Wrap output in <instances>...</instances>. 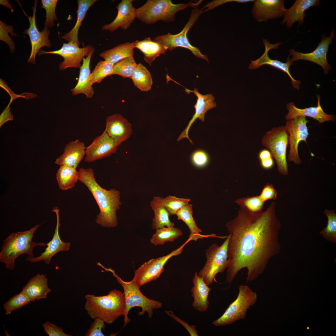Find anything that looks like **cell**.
<instances>
[{
	"instance_id": "6da1fadb",
	"label": "cell",
	"mask_w": 336,
	"mask_h": 336,
	"mask_svg": "<svg viewBox=\"0 0 336 336\" xmlns=\"http://www.w3.org/2000/svg\"><path fill=\"white\" fill-rule=\"evenodd\" d=\"M226 226L230 235L226 283L231 284L245 268L248 271L246 282L255 280L281 249L278 238L281 224L276 215L275 202L264 211L257 213L240 208Z\"/></svg>"
},
{
	"instance_id": "7a4b0ae2",
	"label": "cell",
	"mask_w": 336,
	"mask_h": 336,
	"mask_svg": "<svg viewBox=\"0 0 336 336\" xmlns=\"http://www.w3.org/2000/svg\"><path fill=\"white\" fill-rule=\"evenodd\" d=\"M78 172V180L88 188L99 207L96 222L102 227L116 226L118 223L116 212L121 204L119 192L114 189L108 190L102 188L96 181L91 168H81Z\"/></svg>"
},
{
	"instance_id": "3957f363",
	"label": "cell",
	"mask_w": 336,
	"mask_h": 336,
	"mask_svg": "<svg viewBox=\"0 0 336 336\" xmlns=\"http://www.w3.org/2000/svg\"><path fill=\"white\" fill-rule=\"evenodd\" d=\"M84 298L85 309L92 319L99 318L105 323L111 324L124 315V297L123 293L120 290H112L103 296L87 294Z\"/></svg>"
},
{
	"instance_id": "277c9868",
	"label": "cell",
	"mask_w": 336,
	"mask_h": 336,
	"mask_svg": "<svg viewBox=\"0 0 336 336\" xmlns=\"http://www.w3.org/2000/svg\"><path fill=\"white\" fill-rule=\"evenodd\" d=\"M40 224L36 225L30 230L12 233L3 241L0 252V262L4 263L7 269L13 270L16 259L20 255L26 254L34 257L33 250L36 246H43L46 244L32 241L34 234Z\"/></svg>"
},
{
	"instance_id": "5b68a950",
	"label": "cell",
	"mask_w": 336,
	"mask_h": 336,
	"mask_svg": "<svg viewBox=\"0 0 336 336\" xmlns=\"http://www.w3.org/2000/svg\"><path fill=\"white\" fill-rule=\"evenodd\" d=\"M98 265L104 269L105 270L112 273L113 276L122 287L125 299V307L124 310V324L125 327L131 321L128 316L130 310L135 307H140L142 311L139 312V315H143L145 312L148 314V317L151 318L153 315L154 309L162 308V304L161 302L148 298L140 291V287L133 280L129 282L122 280L111 268H107L104 266L100 262L97 263Z\"/></svg>"
},
{
	"instance_id": "8992f818",
	"label": "cell",
	"mask_w": 336,
	"mask_h": 336,
	"mask_svg": "<svg viewBox=\"0 0 336 336\" xmlns=\"http://www.w3.org/2000/svg\"><path fill=\"white\" fill-rule=\"evenodd\" d=\"M202 1L175 4L170 0H148L136 9L137 17L147 24H154L159 20L169 22L175 19L177 12L189 7H197Z\"/></svg>"
},
{
	"instance_id": "52a82bcc",
	"label": "cell",
	"mask_w": 336,
	"mask_h": 336,
	"mask_svg": "<svg viewBox=\"0 0 336 336\" xmlns=\"http://www.w3.org/2000/svg\"><path fill=\"white\" fill-rule=\"evenodd\" d=\"M229 238V235L220 246L213 243L206 250V261L198 274L208 286L214 281L216 282L217 274L222 273L229 266L228 245Z\"/></svg>"
},
{
	"instance_id": "ba28073f",
	"label": "cell",
	"mask_w": 336,
	"mask_h": 336,
	"mask_svg": "<svg viewBox=\"0 0 336 336\" xmlns=\"http://www.w3.org/2000/svg\"><path fill=\"white\" fill-rule=\"evenodd\" d=\"M257 300L256 292L247 285H240L236 299L220 317L212 322V324L216 326H223L245 319L247 310L254 306Z\"/></svg>"
},
{
	"instance_id": "9c48e42d",
	"label": "cell",
	"mask_w": 336,
	"mask_h": 336,
	"mask_svg": "<svg viewBox=\"0 0 336 336\" xmlns=\"http://www.w3.org/2000/svg\"><path fill=\"white\" fill-rule=\"evenodd\" d=\"M289 135L285 126L274 127L267 132L262 139V145L270 150L275 160L278 171L286 175L288 170L286 158Z\"/></svg>"
},
{
	"instance_id": "30bf717a",
	"label": "cell",
	"mask_w": 336,
	"mask_h": 336,
	"mask_svg": "<svg viewBox=\"0 0 336 336\" xmlns=\"http://www.w3.org/2000/svg\"><path fill=\"white\" fill-rule=\"evenodd\" d=\"M202 13L201 10L199 9H193L188 21L180 33L174 35L168 33L158 36L155 40L159 43L166 47L170 51L178 47L183 48L190 50L197 58L204 59L208 62L207 56L203 54L198 48L192 45L187 36L188 31Z\"/></svg>"
},
{
	"instance_id": "8fae6325",
	"label": "cell",
	"mask_w": 336,
	"mask_h": 336,
	"mask_svg": "<svg viewBox=\"0 0 336 336\" xmlns=\"http://www.w3.org/2000/svg\"><path fill=\"white\" fill-rule=\"evenodd\" d=\"M191 241V239L188 238L180 246L168 254L152 259L145 262L135 271L132 280L140 287L156 280L164 271V266L169 259L181 254L184 246Z\"/></svg>"
},
{
	"instance_id": "7c38bea8",
	"label": "cell",
	"mask_w": 336,
	"mask_h": 336,
	"mask_svg": "<svg viewBox=\"0 0 336 336\" xmlns=\"http://www.w3.org/2000/svg\"><path fill=\"white\" fill-rule=\"evenodd\" d=\"M308 121L306 117L299 116L286 122L285 126L288 133L290 145L287 160L288 161L293 162L296 165L301 163L299 156L298 147L301 141L306 143V140L309 135L306 125Z\"/></svg>"
},
{
	"instance_id": "4fadbf2b",
	"label": "cell",
	"mask_w": 336,
	"mask_h": 336,
	"mask_svg": "<svg viewBox=\"0 0 336 336\" xmlns=\"http://www.w3.org/2000/svg\"><path fill=\"white\" fill-rule=\"evenodd\" d=\"M92 48L90 45L80 48L76 44L71 42L63 43L62 47L57 50L45 51L40 50L38 55L51 54L59 55L63 58V61L59 65L60 70L64 71L68 68L80 69L85 56H87Z\"/></svg>"
},
{
	"instance_id": "5bb4252c",
	"label": "cell",
	"mask_w": 336,
	"mask_h": 336,
	"mask_svg": "<svg viewBox=\"0 0 336 336\" xmlns=\"http://www.w3.org/2000/svg\"><path fill=\"white\" fill-rule=\"evenodd\" d=\"M334 32L332 30L328 37H326L324 34H322L321 41L317 47L310 53H303L296 51L294 49H290L289 51V55L292 56L291 60L293 62L298 60H303L315 63L320 66L323 69L324 73L327 74L331 67L327 62V54L329 45L334 39Z\"/></svg>"
},
{
	"instance_id": "9a60e30c",
	"label": "cell",
	"mask_w": 336,
	"mask_h": 336,
	"mask_svg": "<svg viewBox=\"0 0 336 336\" xmlns=\"http://www.w3.org/2000/svg\"><path fill=\"white\" fill-rule=\"evenodd\" d=\"M37 2V0L34 1V6L32 7L33 10L32 16H28L26 15L29 20L30 26L23 32L24 34L28 35L31 46V53L28 62L34 64L35 63L36 55L41 48L44 46L49 48L52 45L49 38L50 31L48 28L44 27L41 31H40L36 26L35 14Z\"/></svg>"
},
{
	"instance_id": "2e32d148",
	"label": "cell",
	"mask_w": 336,
	"mask_h": 336,
	"mask_svg": "<svg viewBox=\"0 0 336 336\" xmlns=\"http://www.w3.org/2000/svg\"><path fill=\"white\" fill-rule=\"evenodd\" d=\"M117 150L114 140L104 131L86 147L84 161L91 162L116 153Z\"/></svg>"
},
{
	"instance_id": "e0dca14e",
	"label": "cell",
	"mask_w": 336,
	"mask_h": 336,
	"mask_svg": "<svg viewBox=\"0 0 336 336\" xmlns=\"http://www.w3.org/2000/svg\"><path fill=\"white\" fill-rule=\"evenodd\" d=\"M263 42L265 46V51L259 58L254 61H251L249 68L250 69H256L264 65H268L279 69L285 72L290 78L293 87L299 89V85L300 82L299 80L295 79L291 75L289 71V68L293 63V62L289 58V56L287 59L285 63L282 62L277 59H271L268 56V51L272 49H277L278 46L282 44L278 43L271 44L267 40L263 39Z\"/></svg>"
},
{
	"instance_id": "ac0fdd59",
	"label": "cell",
	"mask_w": 336,
	"mask_h": 336,
	"mask_svg": "<svg viewBox=\"0 0 336 336\" xmlns=\"http://www.w3.org/2000/svg\"><path fill=\"white\" fill-rule=\"evenodd\" d=\"M56 215L57 224L52 239L46 243L47 247L44 251L37 257H28L26 260L31 263L44 261V263L49 265L51 263L52 258L57 253L62 251H68L70 249V243L63 241L59 234V228L61 226L59 222V210L57 207H54L52 210Z\"/></svg>"
},
{
	"instance_id": "d6986e66",
	"label": "cell",
	"mask_w": 336,
	"mask_h": 336,
	"mask_svg": "<svg viewBox=\"0 0 336 336\" xmlns=\"http://www.w3.org/2000/svg\"><path fill=\"white\" fill-rule=\"evenodd\" d=\"M184 91L188 94L193 92L196 96L197 99L196 102L194 106L195 109V113L189 121L186 127L178 138L177 141L179 142L183 138H186L193 144V142L190 139L188 135L190 127L197 119L204 122L205 113L208 110L215 107L216 103L214 101V96L211 94L202 95L199 92L197 89L195 88L193 91L185 88Z\"/></svg>"
},
{
	"instance_id": "ffe728a7",
	"label": "cell",
	"mask_w": 336,
	"mask_h": 336,
	"mask_svg": "<svg viewBox=\"0 0 336 336\" xmlns=\"http://www.w3.org/2000/svg\"><path fill=\"white\" fill-rule=\"evenodd\" d=\"M254 2L252 16L259 22L280 17L286 10L283 0H257Z\"/></svg>"
},
{
	"instance_id": "44dd1931",
	"label": "cell",
	"mask_w": 336,
	"mask_h": 336,
	"mask_svg": "<svg viewBox=\"0 0 336 336\" xmlns=\"http://www.w3.org/2000/svg\"><path fill=\"white\" fill-rule=\"evenodd\" d=\"M132 125L122 116L114 114L106 119L105 131L114 141L118 147L127 140L132 132Z\"/></svg>"
},
{
	"instance_id": "7402d4cb",
	"label": "cell",
	"mask_w": 336,
	"mask_h": 336,
	"mask_svg": "<svg viewBox=\"0 0 336 336\" xmlns=\"http://www.w3.org/2000/svg\"><path fill=\"white\" fill-rule=\"evenodd\" d=\"M132 0H123L116 6L118 13L114 20L111 23L102 27L103 30L113 32L120 27L127 30L137 17L136 9L132 4Z\"/></svg>"
},
{
	"instance_id": "603a6c76",
	"label": "cell",
	"mask_w": 336,
	"mask_h": 336,
	"mask_svg": "<svg viewBox=\"0 0 336 336\" xmlns=\"http://www.w3.org/2000/svg\"><path fill=\"white\" fill-rule=\"evenodd\" d=\"M86 149L84 143L78 139L70 142L55 163L60 166H66L76 169L85 156Z\"/></svg>"
},
{
	"instance_id": "cb8c5ba5",
	"label": "cell",
	"mask_w": 336,
	"mask_h": 336,
	"mask_svg": "<svg viewBox=\"0 0 336 336\" xmlns=\"http://www.w3.org/2000/svg\"><path fill=\"white\" fill-rule=\"evenodd\" d=\"M317 97L318 102L316 107L300 109L296 107L293 102L288 103L286 107L288 112L285 116L286 119L288 120L296 116H302L312 118L320 123L326 121H334L335 119L333 115L329 114L324 112L320 104V96H318Z\"/></svg>"
},
{
	"instance_id": "d4e9b609",
	"label": "cell",
	"mask_w": 336,
	"mask_h": 336,
	"mask_svg": "<svg viewBox=\"0 0 336 336\" xmlns=\"http://www.w3.org/2000/svg\"><path fill=\"white\" fill-rule=\"evenodd\" d=\"M94 51L92 47L89 54L84 58L80 68L79 74L77 84L71 91L74 95L79 94L85 95L87 98H91L94 95V91L91 81L90 63L91 56Z\"/></svg>"
},
{
	"instance_id": "484cf974",
	"label": "cell",
	"mask_w": 336,
	"mask_h": 336,
	"mask_svg": "<svg viewBox=\"0 0 336 336\" xmlns=\"http://www.w3.org/2000/svg\"><path fill=\"white\" fill-rule=\"evenodd\" d=\"M320 4L319 0H296L290 8L286 9L283 15L282 24L284 25L286 23L288 28L291 27L297 21L299 22V25L302 24L304 18L306 16V11L311 7L318 6Z\"/></svg>"
},
{
	"instance_id": "4316f807",
	"label": "cell",
	"mask_w": 336,
	"mask_h": 336,
	"mask_svg": "<svg viewBox=\"0 0 336 336\" xmlns=\"http://www.w3.org/2000/svg\"><path fill=\"white\" fill-rule=\"evenodd\" d=\"M193 284L191 290L194 298L192 306L196 310L204 312L207 310L210 304L208 298L211 289L197 272L193 277Z\"/></svg>"
},
{
	"instance_id": "83f0119b",
	"label": "cell",
	"mask_w": 336,
	"mask_h": 336,
	"mask_svg": "<svg viewBox=\"0 0 336 336\" xmlns=\"http://www.w3.org/2000/svg\"><path fill=\"white\" fill-rule=\"evenodd\" d=\"M46 275L38 273L31 278L23 287L22 291L30 299L35 302L36 300L46 298L51 290L48 284Z\"/></svg>"
},
{
	"instance_id": "f1b7e54d",
	"label": "cell",
	"mask_w": 336,
	"mask_h": 336,
	"mask_svg": "<svg viewBox=\"0 0 336 336\" xmlns=\"http://www.w3.org/2000/svg\"><path fill=\"white\" fill-rule=\"evenodd\" d=\"M193 213L192 205L189 204L183 207L175 215L178 220H182L188 227L190 233L189 238L191 239V240L196 241L199 239L210 237L225 238V236H218L215 234L207 235L201 234V233L202 232V230L196 224L193 217Z\"/></svg>"
},
{
	"instance_id": "f546056e",
	"label": "cell",
	"mask_w": 336,
	"mask_h": 336,
	"mask_svg": "<svg viewBox=\"0 0 336 336\" xmlns=\"http://www.w3.org/2000/svg\"><path fill=\"white\" fill-rule=\"evenodd\" d=\"M96 0H78V9L77 11V19L72 29L63 35L61 38L68 42H72L79 46L80 43L78 39V32L82 21L84 19L86 13L90 8Z\"/></svg>"
},
{
	"instance_id": "4dcf8cb0",
	"label": "cell",
	"mask_w": 336,
	"mask_h": 336,
	"mask_svg": "<svg viewBox=\"0 0 336 336\" xmlns=\"http://www.w3.org/2000/svg\"><path fill=\"white\" fill-rule=\"evenodd\" d=\"M135 48L139 49L144 54V60L150 66L155 58L161 54H165L167 48L157 42L153 41L149 37L141 41H135Z\"/></svg>"
},
{
	"instance_id": "1f68e13d",
	"label": "cell",
	"mask_w": 336,
	"mask_h": 336,
	"mask_svg": "<svg viewBox=\"0 0 336 336\" xmlns=\"http://www.w3.org/2000/svg\"><path fill=\"white\" fill-rule=\"evenodd\" d=\"M135 45V41L122 44L102 52L99 56L115 64L122 59L133 56Z\"/></svg>"
},
{
	"instance_id": "d6a6232c",
	"label": "cell",
	"mask_w": 336,
	"mask_h": 336,
	"mask_svg": "<svg viewBox=\"0 0 336 336\" xmlns=\"http://www.w3.org/2000/svg\"><path fill=\"white\" fill-rule=\"evenodd\" d=\"M161 198L160 197H154L150 203L154 214L152 227L155 230L163 227L174 226V223L170 219L169 213L162 204Z\"/></svg>"
},
{
	"instance_id": "836d02e7",
	"label": "cell",
	"mask_w": 336,
	"mask_h": 336,
	"mask_svg": "<svg viewBox=\"0 0 336 336\" xmlns=\"http://www.w3.org/2000/svg\"><path fill=\"white\" fill-rule=\"evenodd\" d=\"M79 173L76 169L66 166H61L56 174L59 188L66 190L73 188L78 180Z\"/></svg>"
},
{
	"instance_id": "e575fe53",
	"label": "cell",
	"mask_w": 336,
	"mask_h": 336,
	"mask_svg": "<svg viewBox=\"0 0 336 336\" xmlns=\"http://www.w3.org/2000/svg\"><path fill=\"white\" fill-rule=\"evenodd\" d=\"M182 235V232L179 228L163 227L156 230L150 242L155 246L163 245L166 242H173Z\"/></svg>"
},
{
	"instance_id": "d590c367",
	"label": "cell",
	"mask_w": 336,
	"mask_h": 336,
	"mask_svg": "<svg viewBox=\"0 0 336 336\" xmlns=\"http://www.w3.org/2000/svg\"><path fill=\"white\" fill-rule=\"evenodd\" d=\"M131 78L135 86L141 91H147L151 89L152 84V76L148 70L141 63L137 64Z\"/></svg>"
},
{
	"instance_id": "8d00e7d4",
	"label": "cell",
	"mask_w": 336,
	"mask_h": 336,
	"mask_svg": "<svg viewBox=\"0 0 336 336\" xmlns=\"http://www.w3.org/2000/svg\"><path fill=\"white\" fill-rule=\"evenodd\" d=\"M114 65V64L107 60L99 61L91 74L92 84L99 83L106 77L112 75Z\"/></svg>"
},
{
	"instance_id": "74e56055",
	"label": "cell",
	"mask_w": 336,
	"mask_h": 336,
	"mask_svg": "<svg viewBox=\"0 0 336 336\" xmlns=\"http://www.w3.org/2000/svg\"><path fill=\"white\" fill-rule=\"evenodd\" d=\"M235 202L240 208L252 213H257L262 211L265 203L259 195L240 198L236 200Z\"/></svg>"
},
{
	"instance_id": "f35d334b",
	"label": "cell",
	"mask_w": 336,
	"mask_h": 336,
	"mask_svg": "<svg viewBox=\"0 0 336 336\" xmlns=\"http://www.w3.org/2000/svg\"><path fill=\"white\" fill-rule=\"evenodd\" d=\"M328 222L327 226L320 232V235L327 241L336 243V214L334 210L326 209L324 212Z\"/></svg>"
},
{
	"instance_id": "ab89813d",
	"label": "cell",
	"mask_w": 336,
	"mask_h": 336,
	"mask_svg": "<svg viewBox=\"0 0 336 336\" xmlns=\"http://www.w3.org/2000/svg\"><path fill=\"white\" fill-rule=\"evenodd\" d=\"M137 65L133 56L125 58L114 64L113 75L131 78Z\"/></svg>"
},
{
	"instance_id": "60d3db41",
	"label": "cell",
	"mask_w": 336,
	"mask_h": 336,
	"mask_svg": "<svg viewBox=\"0 0 336 336\" xmlns=\"http://www.w3.org/2000/svg\"><path fill=\"white\" fill-rule=\"evenodd\" d=\"M30 298L22 291L10 298L3 304V308L6 315L10 314L13 311L16 310L29 303Z\"/></svg>"
},
{
	"instance_id": "b9f144b4",
	"label": "cell",
	"mask_w": 336,
	"mask_h": 336,
	"mask_svg": "<svg viewBox=\"0 0 336 336\" xmlns=\"http://www.w3.org/2000/svg\"><path fill=\"white\" fill-rule=\"evenodd\" d=\"M161 201L163 205L171 215H176L181 208L189 204L190 199L169 196L164 198H161Z\"/></svg>"
},
{
	"instance_id": "7bdbcfd3",
	"label": "cell",
	"mask_w": 336,
	"mask_h": 336,
	"mask_svg": "<svg viewBox=\"0 0 336 336\" xmlns=\"http://www.w3.org/2000/svg\"><path fill=\"white\" fill-rule=\"evenodd\" d=\"M57 0H42V8L46 11V19L44 27L51 28L54 26V21L57 18L55 14V9L58 2Z\"/></svg>"
},
{
	"instance_id": "ee69618b",
	"label": "cell",
	"mask_w": 336,
	"mask_h": 336,
	"mask_svg": "<svg viewBox=\"0 0 336 336\" xmlns=\"http://www.w3.org/2000/svg\"><path fill=\"white\" fill-rule=\"evenodd\" d=\"M190 160L192 165L198 168L206 167L210 161V157L208 153L205 150L198 149L193 152L190 156Z\"/></svg>"
},
{
	"instance_id": "f6af8a7d",
	"label": "cell",
	"mask_w": 336,
	"mask_h": 336,
	"mask_svg": "<svg viewBox=\"0 0 336 336\" xmlns=\"http://www.w3.org/2000/svg\"><path fill=\"white\" fill-rule=\"evenodd\" d=\"M13 27L3 23L0 21V40L6 43L9 46L11 52H14L15 49V44L12 38L9 36L10 33L12 36H17V35L13 33Z\"/></svg>"
},
{
	"instance_id": "bcb514c9",
	"label": "cell",
	"mask_w": 336,
	"mask_h": 336,
	"mask_svg": "<svg viewBox=\"0 0 336 336\" xmlns=\"http://www.w3.org/2000/svg\"><path fill=\"white\" fill-rule=\"evenodd\" d=\"M91 324L86 333L85 336H104L102 330L105 328V322L101 319L97 318Z\"/></svg>"
},
{
	"instance_id": "7dc6e473",
	"label": "cell",
	"mask_w": 336,
	"mask_h": 336,
	"mask_svg": "<svg viewBox=\"0 0 336 336\" xmlns=\"http://www.w3.org/2000/svg\"><path fill=\"white\" fill-rule=\"evenodd\" d=\"M44 331L49 336H71L63 332L62 328L55 324L47 321L41 323Z\"/></svg>"
},
{
	"instance_id": "c3c4849f",
	"label": "cell",
	"mask_w": 336,
	"mask_h": 336,
	"mask_svg": "<svg viewBox=\"0 0 336 336\" xmlns=\"http://www.w3.org/2000/svg\"><path fill=\"white\" fill-rule=\"evenodd\" d=\"M277 195V192L273 185L267 183L264 186L259 195L262 200L265 202L269 200H275Z\"/></svg>"
},
{
	"instance_id": "681fc988",
	"label": "cell",
	"mask_w": 336,
	"mask_h": 336,
	"mask_svg": "<svg viewBox=\"0 0 336 336\" xmlns=\"http://www.w3.org/2000/svg\"><path fill=\"white\" fill-rule=\"evenodd\" d=\"M165 312L167 315L181 324L188 331L190 336H198L195 326L189 325L188 323L175 315L172 311L166 310Z\"/></svg>"
},
{
	"instance_id": "f907efd6",
	"label": "cell",
	"mask_w": 336,
	"mask_h": 336,
	"mask_svg": "<svg viewBox=\"0 0 336 336\" xmlns=\"http://www.w3.org/2000/svg\"><path fill=\"white\" fill-rule=\"evenodd\" d=\"M255 0H214L212 2H209L208 3L206 4L204 7L202 9L203 10L204 9V10L203 12L207 11L211 9H212L218 6H219L225 3L231 2H236L238 3H246L250 2H254Z\"/></svg>"
},
{
	"instance_id": "816d5d0a",
	"label": "cell",
	"mask_w": 336,
	"mask_h": 336,
	"mask_svg": "<svg viewBox=\"0 0 336 336\" xmlns=\"http://www.w3.org/2000/svg\"><path fill=\"white\" fill-rule=\"evenodd\" d=\"M8 104V105L5 108L0 115V127L1 128L2 125L6 122L13 120V116L12 114L10 111V105Z\"/></svg>"
},
{
	"instance_id": "f5cc1de1",
	"label": "cell",
	"mask_w": 336,
	"mask_h": 336,
	"mask_svg": "<svg viewBox=\"0 0 336 336\" xmlns=\"http://www.w3.org/2000/svg\"><path fill=\"white\" fill-rule=\"evenodd\" d=\"M0 86L5 89L9 95L11 97V99L9 103L11 104L12 102L15 99L19 97V95H16L13 91L8 87L4 81L2 79H0Z\"/></svg>"
},
{
	"instance_id": "db71d44e",
	"label": "cell",
	"mask_w": 336,
	"mask_h": 336,
	"mask_svg": "<svg viewBox=\"0 0 336 336\" xmlns=\"http://www.w3.org/2000/svg\"><path fill=\"white\" fill-rule=\"evenodd\" d=\"M260 163L262 167L265 170L271 169L274 165V161L272 157L260 161Z\"/></svg>"
},
{
	"instance_id": "11a10c76",
	"label": "cell",
	"mask_w": 336,
	"mask_h": 336,
	"mask_svg": "<svg viewBox=\"0 0 336 336\" xmlns=\"http://www.w3.org/2000/svg\"><path fill=\"white\" fill-rule=\"evenodd\" d=\"M273 157L269 151L264 149L261 150L258 154V158L259 161Z\"/></svg>"
},
{
	"instance_id": "9f6ffc18",
	"label": "cell",
	"mask_w": 336,
	"mask_h": 336,
	"mask_svg": "<svg viewBox=\"0 0 336 336\" xmlns=\"http://www.w3.org/2000/svg\"><path fill=\"white\" fill-rule=\"evenodd\" d=\"M0 4L6 7H7L11 9V10L12 12L14 10L13 7L9 3L8 0H0Z\"/></svg>"
}]
</instances>
